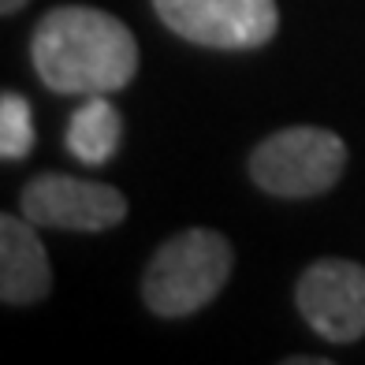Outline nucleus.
Returning <instances> with one entry per match:
<instances>
[{
    "label": "nucleus",
    "instance_id": "nucleus-1",
    "mask_svg": "<svg viewBox=\"0 0 365 365\" xmlns=\"http://www.w3.org/2000/svg\"><path fill=\"white\" fill-rule=\"evenodd\" d=\"M30 56L53 93H115L138 75V41L130 26L86 4H63L41 15Z\"/></svg>",
    "mask_w": 365,
    "mask_h": 365
},
{
    "label": "nucleus",
    "instance_id": "nucleus-2",
    "mask_svg": "<svg viewBox=\"0 0 365 365\" xmlns=\"http://www.w3.org/2000/svg\"><path fill=\"white\" fill-rule=\"evenodd\" d=\"M231 264H235V250L220 231H179L149 257L142 276V298L157 317H190L224 291Z\"/></svg>",
    "mask_w": 365,
    "mask_h": 365
},
{
    "label": "nucleus",
    "instance_id": "nucleus-3",
    "mask_svg": "<svg viewBox=\"0 0 365 365\" xmlns=\"http://www.w3.org/2000/svg\"><path fill=\"white\" fill-rule=\"evenodd\" d=\"M346 145L324 127H284L250 153V179L272 197H317L339 182Z\"/></svg>",
    "mask_w": 365,
    "mask_h": 365
},
{
    "label": "nucleus",
    "instance_id": "nucleus-4",
    "mask_svg": "<svg viewBox=\"0 0 365 365\" xmlns=\"http://www.w3.org/2000/svg\"><path fill=\"white\" fill-rule=\"evenodd\" d=\"M172 34L205 48H261L279 26L276 0H153Z\"/></svg>",
    "mask_w": 365,
    "mask_h": 365
},
{
    "label": "nucleus",
    "instance_id": "nucleus-5",
    "mask_svg": "<svg viewBox=\"0 0 365 365\" xmlns=\"http://www.w3.org/2000/svg\"><path fill=\"white\" fill-rule=\"evenodd\" d=\"M23 217L56 231H108L123 224L127 197L108 182L48 172L23 187Z\"/></svg>",
    "mask_w": 365,
    "mask_h": 365
},
{
    "label": "nucleus",
    "instance_id": "nucleus-6",
    "mask_svg": "<svg viewBox=\"0 0 365 365\" xmlns=\"http://www.w3.org/2000/svg\"><path fill=\"white\" fill-rule=\"evenodd\" d=\"M294 302L306 324L328 343H354L365 336V269L358 261H313L298 276Z\"/></svg>",
    "mask_w": 365,
    "mask_h": 365
},
{
    "label": "nucleus",
    "instance_id": "nucleus-7",
    "mask_svg": "<svg viewBox=\"0 0 365 365\" xmlns=\"http://www.w3.org/2000/svg\"><path fill=\"white\" fill-rule=\"evenodd\" d=\"M34 227L26 217H0V298L8 306H34L53 287L48 254Z\"/></svg>",
    "mask_w": 365,
    "mask_h": 365
},
{
    "label": "nucleus",
    "instance_id": "nucleus-8",
    "mask_svg": "<svg viewBox=\"0 0 365 365\" xmlns=\"http://www.w3.org/2000/svg\"><path fill=\"white\" fill-rule=\"evenodd\" d=\"M120 138H123V115L108 101V93H93L86 97L71 123H68V149L71 157L97 168V164H105L115 157V149H120Z\"/></svg>",
    "mask_w": 365,
    "mask_h": 365
},
{
    "label": "nucleus",
    "instance_id": "nucleus-9",
    "mask_svg": "<svg viewBox=\"0 0 365 365\" xmlns=\"http://www.w3.org/2000/svg\"><path fill=\"white\" fill-rule=\"evenodd\" d=\"M34 145V115L30 101L15 90L0 93V157L4 160H23Z\"/></svg>",
    "mask_w": 365,
    "mask_h": 365
},
{
    "label": "nucleus",
    "instance_id": "nucleus-10",
    "mask_svg": "<svg viewBox=\"0 0 365 365\" xmlns=\"http://www.w3.org/2000/svg\"><path fill=\"white\" fill-rule=\"evenodd\" d=\"M30 4V0H0V11L4 15H15V11H23Z\"/></svg>",
    "mask_w": 365,
    "mask_h": 365
}]
</instances>
